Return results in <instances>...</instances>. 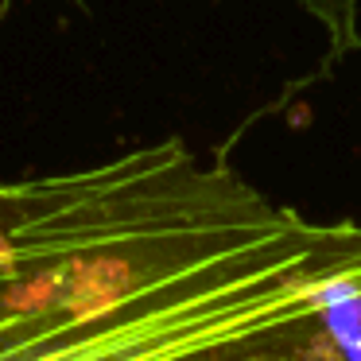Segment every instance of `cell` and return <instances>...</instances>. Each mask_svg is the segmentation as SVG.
<instances>
[{
	"label": "cell",
	"instance_id": "1",
	"mask_svg": "<svg viewBox=\"0 0 361 361\" xmlns=\"http://www.w3.org/2000/svg\"><path fill=\"white\" fill-rule=\"evenodd\" d=\"M334 299H361V221L179 140L0 183V361H338Z\"/></svg>",
	"mask_w": 361,
	"mask_h": 361
},
{
	"label": "cell",
	"instance_id": "2",
	"mask_svg": "<svg viewBox=\"0 0 361 361\" xmlns=\"http://www.w3.org/2000/svg\"><path fill=\"white\" fill-rule=\"evenodd\" d=\"M330 35L338 47H357V0H299Z\"/></svg>",
	"mask_w": 361,
	"mask_h": 361
}]
</instances>
